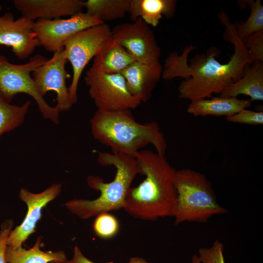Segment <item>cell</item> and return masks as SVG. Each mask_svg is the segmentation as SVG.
I'll list each match as a JSON object with an SVG mask.
<instances>
[{"mask_svg":"<svg viewBox=\"0 0 263 263\" xmlns=\"http://www.w3.org/2000/svg\"><path fill=\"white\" fill-rule=\"evenodd\" d=\"M84 1L81 0H14L15 8L21 16L34 21L54 19L72 16L81 12Z\"/></svg>","mask_w":263,"mask_h":263,"instance_id":"5bb4252c","label":"cell"},{"mask_svg":"<svg viewBox=\"0 0 263 263\" xmlns=\"http://www.w3.org/2000/svg\"><path fill=\"white\" fill-rule=\"evenodd\" d=\"M119 225L117 219L109 212L101 213L96 216L93 224L95 234L103 239H109L117 233Z\"/></svg>","mask_w":263,"mask_h":263,"instance_id":"cb8c5ba5","label":"cell"},{"mask_svg":"<svg viewBox=\"0 0 263 263\" xmlns=\"http://www.w3.org/2000/svg\"><path fill=\"white\" fill-rule=\"evenodd\" d=\"M250 99L237 97H215L209 99H201L191 101L187 112L195 116H231L241 110L250 107Z\"/></svg>","mask_w":263,"mask_h":263,"instance_id":"2e32d148","label":"cell"},{"mask_svg":"<svg viewBox=\"0 0 263 263\" xmlns=\"http://www.w3.org/2000/svg\"><path fill=\"white\" fill-rule=\"evenodd\" d=\"M218 17L225 27L223 38L234 46V52L227 63H221L216 59L221 51L215 46L188 60L190 52L196 48L192 44L186 46L181 54L176 51L170 53L165 60L161 78L167 80L184 79L178 87L180 98L193 101L210 97L213 94H220L239 80L246 65L253 62L237 34L235 24L231 22L226 13L222 10Z\"/></svg>","mask_w":263,"mask_h":263,"instance_id":"6da1fadb","label":"cell"},{"mask_svg":"<svg viewBox=\"0 0 263 263\" xmlns=\"http://www.w3.org/2000/svg\"><path fill=\"white\" fill-rule=\"evenodd\" d=\"M14 222L12 220H7L1 226L0 230V263H7L5 257V253L8 235L12 230Z\"/></svg>","mask_w":263,"mask_h":263,"instance_id":"83f0119b","label":"cell"},{"mask_svg":"<svg viewBox=\"0 0 263 263\" xmlns=\"http://www.w3.org/2000/svg\"><path fill=\"white\" fill-rule=\"evenodd\" d=\"M50 263H64V262H59V261H53Z\"/></svg>","mask_w":263,"mask_h":263,"instance_id":"1f68e13d","label":"cell"},{"mask_svg":"<svg viewBox=\"0 0 263 263\" xmlns=\"http://www.w3.org/2000/svg\"><path fill=\"white\" fill-rule=\"evenodd\" d=\"M2 6L0 4V13L1 12V11H2Z\"/></svg>","mask_w":263,"mask_h":263,"instance_id":"d6a6232c","label":"cell"},{"mask_svg":"<svg viewBox=\"0 0 263 263\" xmlns=\"http://www.w3.org/2000/svg\"><path fill=\"white\" fill-rule=\"evenodd\" d=\"M131 0H88L86 13L102 23L124 18L129 11Z\"/></svg>","mask_w":263,"mask_h":263,"instance_id":"44dd1931","label":"cell"},{"mask_svg":"<svg viewBox=\"0 0 263 263\" xmlns=\"http://www.w3.org/2000/svg\"><path fill=\"white\" fill-rule=\"evenodd\" d=\"M135 60L113 37L93 58L92 69L108 74H121Z\"/></svg>","mask_w":263,"mask_h":263,"instance_id":"ac0fdd59","label":"cell"},{"mask_svg":"<svg viewBox=\"0 0 263 263\" xmlns=\"http://www.w3.org/2000/svg\"><path fill=\"white\" fill-rule=\"evenodd\" d=\"M64 263H95L86 258L82 253L77 245H75L73 251V255L71 259L67 260ZM108 263H114L109 262Z\"/></svg>","mask_w":263,"mask_h":263,"instance_id":"f1b7e54d","label":"cell"},{"mask_svg":"<svg viewBox=\"0 0 263 263\" xmlns=\"http://www.w3.org/2000/svg\"><path fill=\"white\" fill-rule=\"evenodd\" d=\"M190 263H202L199 260L198 257V255L196 254H194L191 258Z\"/></svg>","mask_w":263,"mask_h":263,"instance_id":"4dcf8cb0","label":"cell"},{"mask_svg":"<svg viewBox=\"0 0 263 263\" xmlns=\"http://www.w3.org/2000/svg\"><path fill=\"white\" fill-rule=\"evenodd\" d=\"M112 32L113 38L135 61L145 63L160 61V48L150 26L141 19L117 25Z\"/></svg>","mask_w":263,"mask_h":263,"instance_id":"30bf717a","label":"cell"},{"mask_svg":"<svg viewBox=\"0 0 263 263\" xmlns=\"http://www.w3.org/2000/svg\"><path fill=\"white\" fill-rule=\"evenodd\" d=\"M42 245V237L39 236L34 246L29 249L7 246L6 261L7 263H50L53 261L64 263L67 260L64 251H43L41 249Z\"/></svg>","mask_w":263,"mask_h":263,"instance_id":"ffe728a7","label":"cell"},{"mask_svg":"<svg viewBox=\"0 0 263 263\" xmlns=\"http://www.w3.org/2000/svg\"><path fill=\"white\" fill-rule=\"evenodd\" d=\"M34 23L23 16L15 19L11 12L0 16V45L11 47L20 60L28 58L40 45L34 31Z\"/></svg>","mask_w":263,"mask_h":263,"instance_id":"4fadbf2b","label":"cell"},{"mask_svg":"<svg viewBox=\"0 0 263 263\" xmlns=\"http://www.w3.org/2000/svg\"><path fill=\"white\" fill-rule=\"evenodd\" d=\"M126 263H150L144 258L139 257H133L130 258L129 261Z\"/></svg>","mask_w":263,"mask_h":263,"instance_id":"f546056e","label":"cell"},{"mask_svg":"<svg viewBox=\"0 0 263 263\" xmlns=\"http://www.w3.org/2000/svg\"><path fill=\"white\" fill-rule=\"evenodd\" d=\"M224 250L223 244L217 240L210 247L200 248L197 255L202 263H225Z\"/></svg>","mask_w":263,"mask_h":263,"instance_id":"d4e9b609","label":"cell"},{"mask_svg":"<svg viewBox=\"0 0 263 263\" xmlns=\"http://www.w3.org/2000/svg\"><path fill=\"white\" fill-rule=\"evenodd\" d=\"M134 157L146 177L137 187L130 188L123 209L143 220L172 216L177 197L176 170L165 155L149 150H139Z\"/></svg>","mask_w":263,"mask_h":263,"instance_id":"7a4b0ae2","label":"cell"},{"mask_svg":"<svg viewBox=\"0 0 263 263\" xmlns=\"http://www.w3.org/2000/svg\"><path fill=\"white\" fill-rule=\"evenodd\" d=\"M227 121L252 125L263 124V112H255L246 109L226 117Z\"/></svg>","mask_w":263,"mask_h":263,"instance_id":"4316f807","label":"cell"},{"mask_svg":"<svg viewBox=\"0 0 263 263\" xmlns=\"http://www.w3.org/2000/svg\"><path fill=\"white\" fill-rule=\"evenodd\" d=\"M67 62L63 47L32 73L36 88L41 96L51 91L56 93V105L60 112L68 111L73 105L66 86L69 77L65 68Z\"/></svg>","mask_w":263,"mask_h":263,"instance_id":"8fae6325","label":"cell"},{"mask_svg":"<svg viewBox=\"0 0 263 263\" xmlns=\"http://www.w3.org/2000/svg\"><path fill=\"white\" fill-rule=\"evenodd\" d=\"M31 104V101L28 100L20 106L12 105L0 95V138L22 124Z\"/></svg>","mask_w":263,"mask_h":263,"instance_id":"7402d4cb","label":"cell"},{"mask_svg":"<svg viewBox=\"0 0 263 263\" xmlns=\"http://www.w3.org/2000/svg\"><path fill=\"white\" fill-rule=\"evenodd\" d=\"M251 65H246L241 78L232 84L221 94L220 96L237 97L244 94L250 100H263V62L255 61Z\"/></svg>","mask_w":263,"mask_h":263,"instance_id":"e0dca14e","label":"cell"},{"mask_svg":"<svg viewBox=\"0 0 263 263\" xmlns=\"http://www.w3.org/2000/svg\"><path fill=\"white\" fill-rule=\"evenodd\" d=\"M90 124L94 137L110 148L113 152L134 157L142 148L151 144L156 152L163 155L166 154L167 141L158 124L137 122L131 110L97 109Z\"/></svg>","mask_w":263,"mask_h":263,"instance_id":"3957f363","label":"cell"},{"mask_svg":"<svg viewBox=\"0 0 263 263\" xmlns=\"http://www.w3.org/2000/svg\"><path fill=\"white\" fill-rule=\"evenodd\" d=\"M241 40L253 62H263V31L255 32Z\"/></svg>","mask_w":263,"mask_h":263,"instance_id":"484cf974","label":"cell"},{"mask_svg":"<svg viewBox=\"0 0 263 263\" xmlns=\"http://www.w3.org/2000/svg\"><path fill=\"white\" fill-rule=\"evenodd\" d=\"M61 190L60 183L54 184L38 193L31 192L25 188L20 189L19 197L27 205V212L21 224L10 232L7 240V246L15 248L22 247L28 237L36 232V225L41 218L42 208L55 199Z\"/></svg>","mask_w":263,"mask_h":263,"instance_id":"7c38bea8","label":"cell"},{"mask_svg":"<svg viewBox=\"0 0 263 263\" xmlns=\"http://www.w3.org/2000/svg\"><path fill=\"white\" fill-rule=\"evenodd\" d=\"M84 81L98 110H132L141 103L130 93L121 74H105L90 67L86 72Z\"/></svg>","mask_w":263,"mask_h":263,"instance_id":"ba28073f","label":"cell"},{"mask_svg":"<svg viewBox=\"0 0 263 263\" xmlns=\"http://www.w3.org/2000/svg\"><path fill=\"white\" fill-rule=\"evenodd\" d=\"M97 161L102 166H113L115 168L113 180L105 182L101 177L90 175L87 179V184L100 192L99 197L93 200L73 199L64 204L71 212L82 219L123 209L133 180L137 174L142 175L136 159L130 155L100 152Z\"/></svg>","mask_w":263,"mask_h":263,"instance_id":"277c9868","label":"cell"},{"mask_svg":"<svg viewBox=\"0 0 263 263\" xmlns=\"http://www.w3.org/2000/svg\"><path fill=\"white\" fill-rule=\"evenodd\" d=\"M176 5L175 0H131L128 13L133 21L140 18L149 26L156 27L163 17L174 16Z\"/></svg>","mask_w":263,"mask_h":263,"instance_id":"d6986e66","label":"cell"},{"mask_svg":"<svg viewBox=\"0 0 263 263\" xmlns=\"http://www.w3.org/2000/svg\"><path fill=\"white\" fill-rule=\"evenodd\" d=\"M174 185L177 197L172 216L175 225L206 223L214 215L227 213L218 202L211 182L203 173L188 168L176 170Z\"/></svg>","mask_w":263,"mask_h":263,"instance_id":"5b68a950","label":"cell"},{"mask_svg":"<svg viewBox=\"0 0 263 263\" xmlns=\"http://www.w3.org/2000/svg\"><path fill=\"white\" fill-rule=\"evenodd\" d=\"M163 66L160 61L145 63L135 61L121 74L130 93L141 102L148 101L162 76Z\"/></svg>","mask_w":263,"mask_h":263,"instance_id":"9a60e30c","label":"cell"},{"mask_svg":"<svg viewBox=\"0 0 263 263\" xmlns=\"http://www.w3.org/2000/svg\"><path fill=\"white\" fill-rule=\"evenodd\" d=\"M47 60L45 56L38 54L30 57L26 63L15 64L0 54V95L10 103L17 94H26L35 100L44 118L58 124L60 113L58 107L50 106L39 94L32 76V73Z\"/></svg>","mask_w":263,"mask_h":263,"instance_id":"8992f818","label":"cell"},{"mask_svg":"<svg viewBox=\"0 0 263 263\" xmlns=\"http://www.w3.org/2000/svg\"><path fill=\"white\" fill-rule=\"evenodd\" d=\"M112 37V29L104 23L82 30L63 44L64 54L73 68V77L68 87L73 104L77 102V87L85 67Z\"/></svg>","mask_w":263,"mask_h":263,"instance_id":"52a82bcc","label":"cell"},{"mask_svg":"<svg viewBox=\"0 0 263 263\" xmlns=\"http://www.w3.org/2000/svg\"><path fill=\"white\" fill-rule=\"evenodd\" d=\"M251 9L248 19L244 22L235 23L237 34L243 39L252 34L263 31V5L260 0H246Z\"/></svg>","mask_w":263,"mask_h":263,"instance_id":"603a6c76","label":"cell"},{"mask_svg":"<svg viewBox=\"0 0 263 263\" xmlns=\"http://www.w3.org/2000/svg\"><path fill=\"white\" fill-rule=\"evenodd\" d=\"M102 23L97 18L81 11L67 19H38L34 21L33 29L40 45L54 53L75 34Z\"/></svg>","mask_w":263,"mask_h":263,"instance_id":"9c48e42d","label":"cell"}]
</instances>
